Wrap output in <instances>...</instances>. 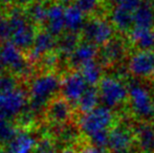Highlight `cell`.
I'll list each match as a JSON object with an SVG mask.
<instances>
[{"label":"cell","mask_w":154,"mask_h":153,"mask_svg":"<svg viewBox=\"0 0 154 153\" xmlns=\"http://www.w3.org/2000/svg\"><path fill=\"white\" fill-rule=\"evenodd\" d=\"M62 81L54 72H46L35 77L29 85V96L32 98L29 109L38 115L43 110L47 103L61 90Z\"/></svg>","instance_id":"6da1fadb"},{"label":"cell","mask_w":154,"mask_h":153,"mask_svg":"<svg viewBox=\"0 0 154 153\" xmlns=\"http://www.w3.org/2000/svg\"><path fill=\"white\" fill-rule=\"evenodd\" d=\"M8 19L12 27V42L20 49L32 48L37 34L26 13L19 6H15L11 10Z\"/></svg>","instance_id":"7a4b0ae2"},{"label":"cell","mask_w":154,"mask_h":153,"mask_svg":"<svg viewBox=\"0 0 154 153\" xmlns=\"http://www.w3.org/2000/svg\"><path fill=\"white\" fill-rule=\"evenodd\" d=\"M128 87V101L132 113L143 121L154 118V98L150 90L138 82H131Z\"/></svg>","instance_id":"3957f363"},{"label":"cell","mask_w":154,"mask_h":153,"mask_svg":"<svg viewBox=\"0 0 154 153\" xmlns=\"http://www.w3.org/2000/svg\"><path fill=\"white\" fill-rule=\"evenodd\" d=\"M97 89L103 106L110 109L120 106L128 100L129 87L120 78L104 77L100 82Z\"/></svg>","instance_id":"277c9868"},{"label":"cell","mask_w":154,"mask_h":153,"mask_svg":"<svg viewBox=\"0 0 154 153\" xmlns=\"http://www.w3.org/2000/svg\"><path fill=\"white\" fill-rule=\"evenodd\" d=\"M114 113L106 106H99L90 112L84 113L79 121L81 131L88 137L103 131H109L114 123Z\"/></svg>","instance_id":"5b68a950"},{"label":"cell","mask_w":154,"mask_h":153,"mask_svg":"<svg viewBox=\"0 0 154 153\" xmlns=\"http://www.w3.org/2000/svg\"><path fill=\"white\" fill-rule=\"evenodd\" d=\"M0 59L13 74L17 76L29 77L32 72L31 64L25 60L22 51L14 43L4 42L0 46Z\"/></svg>","instance_id":"8992f818"},{"label":"cell","mask_w":154,"mask_h":153,"mask_svg":"<svg viewBox=\"0 0 154 153\" xmlns=\"http://www.w3.org/2000/svg\"><path fill=\"white\" fill-rule=\"evenodd\" d=\"M114 27L111 22L102 18H91L86 21L82 29V36L85 41L97 46H104L113 39Z\"/></svg>","instance_id":"52a82bcc"},{"label":"cell","mask_w":154,"mask_h":153,"mask_svg":"<svg viewBox=\"0 0 154 153\" xmlns=\"http://www.w3.org/2000/svg\"><path fill=\"white\" fill-rule=\"evenodd\" d=\"M127 68L132 76L138 79H148L154 76V51H135L130 57Z\"/></svg>","instance_id":"ba28073f"},{"label":"cell","mask_w":154,"mask_h":153,"mask_svg":"<svg viewBox=\"0 0 154 153\" xmlns=\"http://www.w3.org/2000/svg\"><path fill=\"white\" fill-rule=\"evenodd\" d=\"M88 84L81 72H70L62 80L61 92L66 101L70 104H78L80 99L87 90Z\"/></svg>","instance_id":"9c48e42d"},{"label":"cell","mask_w":154,"mask_h":153,"mask_svg":"<svg viewBox=\"0 0 154 153\" xmlns=\"http://www.w3.org/2000/svg\"><path fill=\"white\" fill-rule=\"evenodd\" d=\"M27 106V94L22 88H17L13 91L3 94V108L1 116L11 118L21 115Z\"/></svg>","instance_id":"30bf717a"},{"label":"cell","mask_w":154,"mask_h":153,"mask_svg":"<svg viewBox=\"0 0 154 153\" xmlns=\"http://www.w3.org/2000/svg\"><path fill=\"white\" fill-rule=\"evenodd\" d=\"M135 141V134L126 126L113 127L109 131L108 147L113 151H129Z\"/></svg>","instance_id":"8fae6325"},{"label":"cell","mask_w":154,"mask_h":153,"mask_svg":"<svg viewBox=\"0 0 154 153\" xmlns=\"http://www.w3.org/2000/svg\"><path fill=\"white\" fill-rule=\"evenodd\" d=\"M57 45L58 41L56 40V37L51 35L49 32H39V33H37L34 44H32L31 51H29V59L32 61L42 59V57H44L45 55L53 53V50Z\"/></svg>","instance_id":"7c38bea8"},{"label":"cell","mask_w":154,"mask_h":153,"mask_svg":"<svg viewBox=\"0 0 154 153\" xmlns=\"http://www.w3.org/2000/svg\"><path fill=\"white\" fill-rule=\"evenodd\" d=\"M126 43L121 38H113L102 47L100 51L101 64L111 65L121 61L126 55Z\"/></svg>","instance_id":"4fadbf2b"},{"label":"cell","mask_w":154,"mask_h":153,"mask_svg":"<svg viewBox=\"0 0 154 153\" xmlns=\"http://www.w3.org/2000/svg\"><path fill=\"white\" fill-rule=\"evenodd\" d=\"M47 32L55 37L63 34L65 26V8L61 3H51L47 6V18H46Z\"/></svg>","instance_id":"5bb4252c"},{"label":"cell","mask_w":154,"mask_h":153,"mask_svg":"<svg viewBox=\"0 0 154 153\" xmlns=\"http://www.w3.org/2000/svg\"><path fill=\"white\" fill-rule=\"evenodd\" d=\"M47 118L55 125H64L71 116V105L65 99H55L47 106Z\"/></svg>","instance_id":"9a60e30c"},{"label":"cell","mask_w":154,"mask_h":153,"mask_svg":"<svg viewBox=\"0 0 154 153\" xmlns=\"http://www.w3.org/2000/svg\"><path fill=\"white\" fill-rule=\"evenodd\" d=\"M97 55H99V51H97V45L85 41L83 43H80L77 49L69 57V62L73 67L81 68L85 64L94 61Z\"/></svg>","instance_id":"2e32d148"},{"label":"cell","mask_w":154,"mask_h":153,"mask_svg":"<svg viewBox=\"0 0 154 153\" xmlns=\"http://www.w3.org/2000/svg\"><path fill=\"white\" fill-rule=\"evenodd\" d=\"M110 22L119 32H130L132 26H134L133 12L116 4L110 13Z\"/></svg>","instance_id":"e0dca14e"},{"label":"cell","mask_w":154,"mask_h":153,"mask_svg":"<svg viewBox=\"0 0 154 153\" xmlns=\"http://www.w3.org/2000/svg\"><path fill=\"white\" fill-rule=\"evenodd\" d=\"M134 27L152 29L154 26V2L143 0L140 5L134 11Z\"/></svg>","instance_id":"ac0fdd59"},{"label":"cell","mask_w":154,"mask_h":153,"mask_svg":"<svg viewBox=\"0 0 154 153\" xmlns=\"http://www.w3.org/2000/svg\"><path fill=\"white\" fill-rule=\"evenodd\" d=\"M37 141L34 135L26 131H21L8 144L6 153H34Z\"/></svg>","instance_id":"d6986e66"},{"label":"cell","mask_w":154,"mask_h":153,"mask_svg":"<svg viewBox=\"0 0 154 153\" xmlns=\"http://www.w3.org/2000/svg\"><path fill=\"white\" fill-rule=\"evenodd\" d=\"M129 39L138 50H152L154 48V31L152 29L133 27L129 32Z\"/></svg>","instance_id":"ffe728a7"},{"label":"cell","mask_w":154,"mask_h":153,"mask_svg":"<svg viewBox=\"0 0 154 153\" xmlns=\"http://www.w3.org/2000/svg\"><path fill=\"white\" fill-rule=\"evenodd\" d=\"M85 22V14L75 4L65 8V26L69 33L77 34L82 31Z\"/></svg>","instance_id":"44dd1931"},{"label":"cell","mask_w":154,"mask_h":153,"mask_svg":"<svg viewBox=\"0 0 154 153\" xmlns=\"http://www.w3.org/2000/svg\"><path fill=\"white\" fill-rule=\"evenodd\" d=\"M135 139L140 146V149L145 153L153 151L154 143V127L149 123H142L134 131Z\"/></svg>","instance_id":"7402d4cb"},{"label":"cell","mask_w":154,"mask_h":153,"mask_svg":"<svg viewBox=\"0 0 154 153\" xmlns=\"http://www.w3.org/2000/svg\"><path fill=\"white\" fill-rule=\"evenodd\" d=\"M100 94H99V89L95 88L94 86H90L87 88L84 94L82 96V98L80 99V101L78 102L77 106L81 112L87 113L90 111L94 110L97 107H99V102H100Z\"/></svg>","instance_id":"603a6c76"},{"label":"cell","mask_w":154,"mask_h":153,"mask_svg":"<svg viewBox=\"0 0 154 153\" xmlns=\"http://www.w3.org/2000/svg\"><path fill=\"white\" fill-rule=\"evenodd\" d=\"M81 74L85 79L86 83L90 86L100 84L103 79V67L101 63L91 61L81 67Z\"/></svg>","instance_id":"cb8c5ba5"},{"label":"cell","mask_w":154,"mask_h":153,"mask_svg":"<svg viewBox=\"0 0 154 153\" xmlns=\"http://www.w3.org/2000/svg\"><path fill=\"white\" fill-rule=\"evenodd\" d=\"M80 45V38L77 34L75 33H67L64 34L60 37L58 41V49L59 53L62 56L70 57L73 54V51L77 49V47Z\"/></svg>","instance_id":"d4e9b609"},{"label":"cell","mask_w":154,"mask_h":153,"mask_svg":"<svg viewBox=\"0 0 154 153\" xmlns=\"http://www.w3.org/2000/svg\"><path fill=\"white\" fill-rule=\"evenodd\" d=\"M26 16L29 20L35 24H43L46 22L47 6L43 2H32L26 8Z\"/></svg>","instance_id":"484cf974"},{"label":"cell","mask_w":154,"mask_h":153,"mask_svg":"<svg viewBox=\"0 0 154 153\" xmlns=\"http://www.w3.org/2000/svg\"><path fill=\"white\" fill-rule=\"evenodd\" d=\"M18 134V131L8 118L0 115V144H8Z\"/></svg>","instance_id":"4316f807"},{"label":"cell","mask_w":154,"mask_h":153,"mask_svg":"<svg viewBox=\"0 0 154 153\" xmlns=\"http://www.w3.org/2000/svg\"><path fill=\"white\" fill-rule=\"evenodd\" d=\"M18 80L13 75L2 74L0 75V93L6 94L13 90L17 89Z\"/></svg>","instance_id":"83f0119b"},{"label":"cell","mask_w":154,"mask_h":153,"mask_svg":"<svg viewBox=\"0 0 154 153\" xmlns=\"http://www.w3.org/2000/svg\"><path fill=\"white\" fill-rule=\"evenodd\" d=\"M101 0H75V4L85 15H90L99 10Z\"/></svg>","instance_id":"f1b7e54d"},{"label":"cell","mask_w":154,"mask_h":153,"mask_svg":"<svg viewBox=\"0 0 154 153\" xmlns=\"http://www.w3.org/2000/svg\"><path fill=\"white\" fill-rule=\"evenodd\" d=\"M34 153H58V150L51 139L43 137L37 142Z\"/></svg>","instance_id":"f546056e"},{"label":"cell","mask_w":154,"mask_h":153,"mask_svg":"<svg viewBox=\"0 0 154 153\" xmlns=\"http://www.w3.org/2000/svg\"><path fill=\"white\" fill-rule=\"evenodd\" d=\"M58 135L59 137L65 143H71V142L75 141L78 137V130L72 126H65L63 127L61 125V128L58 131Z\"/></svg>","instance_id":"4dcf8cb0"},{"label":"cell","mask_w":154,"mask_h":153,"mask_svg":"<svg viewBox=\"0 0 154 153\" xmlns=\"http://www.w3.org/2000/svg\"><path fill=\"white\" fill-rule=\"evenodd\" d=\"M12 38V27L8 17L0 14V41Z\"/></svg>","instance_id":"1f68e13d"},{"label":"cell","mask_w":154,"mask_h":153,"mask_svg":"<svg viewBox=\"0 0 154 153\" xmlns=\"http://www.w3.org/2000/svg\"><path fill=\"white\" fill-rule=\"evenodd\" d=\"M91 145L97 147L100 149H104L108 146V139H109V131H103V132L97 133L89 137Z\"/></svg>","instance_id":"d6a6232c"},{"label":"cell","mask_w":154,"mask_h":153,"mask_svg":"<svg viewBox=\"0 0 154 153\" xmlns=\"http://www.w3.org/2000/svg\"><path fill=\"white\" fill-rule=\"evenodd\" d=\"M41 61H42V64L44 65V67L51 68L54 66H56V64L58 63V56L53 51V53H49L47 55H45L44 57H42Z\"/></svg>","instance_id":"836d02e7"},{"label":"cell","mask_w":154,"mask_h":153,"mask_svg":"<svg viewBox=\"0 0 154 153\" xmlns=\"http://www.w3.org/2000/svg\"><path fill=\"white\" fill-rule=\"evenodd\" d=\"M142 2L143 0H119L118 4L126 10H129L134 13V11L140 5Z\"/></svg>","instance_id":"e575fe53"},{"label":"cell","mask_w":154,"mask_h":153,"mask_svg":"<svg viewBox=\"0 0 154 153\" xmlns=\"http://www.w3.org/2000/svg\"><path fill=\"white\" fill-rule=\"evenodd\" d=\"M79 153H104V150L91 145V146H87V147L83 148Z\"/></svg>","instance_id":"d590c367"},{"label":"cell","mask_w":154,"mask_h":153,"mask_svg":"<svg viewBox=\"0 0 154 153\" xmlns=\"http://www.w3.org/2000/svg\"><path fill=\"white\" fill-rule=\"evenodd\" d=\"M18 1V3L20 4V5H31V4L34 2V0H17Z\"/></svg>","instance_id":"8d00e7d4"},{"label":"cell","mask_w":154,"mask_h":153,"mask_svg":"<svg viewBox=\"0 0 154 153\" xmlns=\"http://www.w3.org/2000/svg\"><path fill=\"white\" fill-rule=\"evenodd\" d=\"M60 153H75V150L72 149V148L70 147H67V148H64V149H62Z\"/></svg>","instance_id":"74e56055"},{"label":"cell","mask_w":154,"mask_h":153,"mask_svg":"<svg viewBox=\"0 0 154 153\" xmlns=\"http://www.w3.org/2000/svg\"><path fill=\"white\" fill-rule=\"evenodd\" d=\"M5 65H4V63L1 61V59H0V75L4 74V69H5Z\"/></svg>","instance_id":"f35d334b"},{"label":"cell","mask_w":154,"mask_h":153,"mask_svg":"<svg viewBox=\"0 0 154 153\" xmlns=\"http://www.w3.org/2000/svg\"><path fill=\"white\" fill-rule=\"evenodd\" d=\"M15 0H0V4H3V5H8V4L13 3Z\"/></svg>","instance_id":"ab89813d"},{"label":"cell","mask_w":154,"mask_h":153,"mask_svg":"<svg viewBox=\"0 0 154 153\" xmlns=\"http://www.w3.org/2000/svg\"><path fill=\"white\" fill-rule=\"evenodd\" d=\"M2 108H3V94L0 93V115L2 112Z\"/></svg>","instance_id":"60d3db41"},{"label":"cell","mask_w":154,"mask_h":153,"mask_svg":"<svg viewBox=\"0 0 154 153\" xmlns=\"http://www.w3.org/2000/svg\"><path fill=\"white\" fill-rule=\"evenodd\" d=\"M58 1H59V3H61V4H69L70 2L75 1V0H58Z\"/></svg>","instance_id":"b9f144b4"},{"label":"cell","mask_w":154,"mask_h":153,"mask_svg":"<svg viewBox=\"0 0 154 153\" xmlns=\"http://www.w3.org/2000/svg\"><path fill=\"white\" fill-rule=\"evenodd\" d=\"M109 153H132L131 151H113V150H111V151H110Z\"/></svg>","instance_id":"7bdbcfd3"},{"label":"cell","mask_w":154,"mask_h":153,"mask_svg":"<svg viewBox=\"0 0 154 153\" xmlns=\"http://www.w3.org/2000/svg\"><path fill=\"white\" fill-rule=\"evenodd\" d=\"M109 2H119V0H107Z\"/></svg>","instance_id":"ee69618b"},{"label":"cell","mask_w":154,"mask_h":153,"mask_svg":"<svg viewBox=\"0 0 154 153\" xmlns=\"http://www.w3.org/2000/svg\"><path fill=\"white\" fill-rule=\"evenodd\" d=\"M153 148H154V143H153Z\"/></svg>","instance_id":"f6af8a7d"},{"label":"cell","mask_w":154,"mask_h":153,"mask_svg":"<svg viewBox=\"0 0 154 153\" xmlns=\"http://www.w3.org/2000/svg\"><path fill=\"white\" fill-rule=\"evenodd\" d=\"M151 1H153V2H154V0H151Z\"/></svg>","instance_id":"bcb514c9"},{"label":"cell","mask_w":154,"mask_h":153,"mask_svg":"<svg viewBox=\"0 0 154 153\" xmlns=\"http://www.w3.org/2000/svg\"><path fill=\"white\" fill-rule=\"evenodd\" d=\"M0 153H2V152H1V151H0Z\"/></svg>","instance_id":"7dc6e473"},{"label":"cell","mask_w":154,"mask_h":153,"mask_svg":"<svg viewBox=\"0 0 154 153\" xmlns=\"http://www.w3.org/2000/svg\"><path fill=\"white\" fill-rule=\"evenodd\" d=\"M42 1H43V0H42Z\"/></svg>","instance_id":"c3c4849f"}]
</instances>
